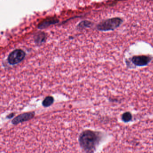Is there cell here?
Instances as JSON below:
<instances>
[{
	"label": "cell",
	"mask_w": 153,
	"mask_h": 153,
	"mask_svg": "<svg viewBox=\"0 0 153 153\" xmlns=\"http://www.w3.org/2000/svg\"><path fill=\"white\" fill-rule=\"evenodd\" d=\"M100 137L97 133L85 130L80 134L79 143L83 149L87 152H93L100 141Z\"/></svg>",
	"instance_id": "cell-1"
},
{
	"label": "cell",
	"mask_w": 153,
	"mask_h": 153,
	"mask_svg": "<svg viewBox=\"0 0 153 153\" xmlns=\"http://www.w3.org/2000/svg\"><path fill=\"white\" fill-rule=\"evenodd\" d=\"M123 22V19L119 17L109 18L99 23L97 29L100 31H110L117 29Z\"/></svg>",
	"instance_id": "cell-2"
},
{
	"label": "cell",
	"mask_w": 153,
	"mask_h": 153,
	"mask_svg": "<svg viewBox=\"0 0 153 153\" xmlns=\"http://www.w3.org/2000/svg\"><path fill=\"white\" fill-rule=\"evenodd\" d=\"M25 53L21 50L13 51L8 57V61L10 65H14L21 62L25 58Z\"/></svg>",
	"instance_id": "cell-3"
},
{
	"label": "cell",
	"mask_w": 153,
	"mask_h": 153,
	"mask_svg": "<svg viewBox=\"0 0 153 153\" xmlns=\"http://www.w3.org/2000/svg\"><path fill=\"white\" fill-rule=\"evenodd\" d=\"M152 58L149 56L146 55L135 56L132 58V62L137 66L143 67L147 65L150 61Z\"/></svg>",
	"instance_id": "cell-4"
},
{
	"label": "cell",
	"mask_w": 153,
	"mask_h": 153,
	"mask_svg": "<svg viewBox=\"0 0 153 153\" xmlns=\"http://www.w3.org/2000/svg\"><path fill=\"white\" fill-rule=\"evenodd\" d=\"M34 116H35V113L34 112L23 113L17 116L14 119L12 120V123L13 124H17L19 123L30 120L34 117Z\"/></svg>",
	"instance_id": "cell-5"
},
{
	"label": "cell",
	"mask_w": 153,
	"mask_h": 153,
	"mask_svg": "<svg viewBox=\"0 0 153 153\" xmlns=\"http://www.w3.org/2000/svg\"><path fill=\"white\" fill-rule=\"evenodd\" d=\"M54 99L51 96H48L45 98L42 102V105L45 107H49L53 103Z\"/></svg>",
	"instance_id": "cell-6"
},
{
	"label": "cell",
	"mask_w": 153,
	"mask_h": 153,
	"mask_svg": "<svg viewBox=\"0 0 153 153\" xmlns=\"http://www.w3.org/2000/svg\"><path fill=\"white\" fill-rule=\"evenodd\" d=\"M55 22H57V20H55V19H53V18H51V19H49V20H46L40 24V26H39V28H45V27H47V26H48V25H50V24H53V23H55Z\"/></svg>",
	"instance_id": "cell-7"
},
{
	"label": "cell",
	"mask_w": 153,
	"mask_h": 153,
	"mask_svg": "<svg viewBox=\"0 0 153 153\" xmlns=\"http://www.w3.org/2000/svg\"><path fill=\"white\" fill-rule=\"evenodd\" d=\"M132 119V115L129 112H125L122 116V119L124 122H127L130 121Z\"/></svg>",
	"instance_id": "cell-8"
},
{
	"label": "cell",
	"mask_w": 153,
	"mask_h": 153,
	"mask_svg": "<svg viewBox=\"0 0 153 153\" xmlns=\"http://www.w3.org/2000/svg\"><path fill=\"white\" fill-rule=\"evenodd\" d=\"M14 116V114H13V113H12V114H10L7 117L8 118L10 119L11 118L13 117V116Z\"/></svg>",
	"instance_id": "cell-9"
}]
</instances>
